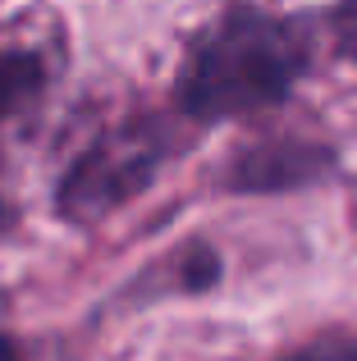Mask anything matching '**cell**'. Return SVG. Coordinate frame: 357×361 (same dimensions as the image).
<instances>
[{"label": "cell", "mask_w": 357, "mask_h": 361, "mask_svg": "<svg viewBox=\"0 0 357 361\" xmlns=\"http://www.w3.org/2000/svg\"><path fill=\"white\" fill-rule=\"evenodd\" d=\"M307 64L303 32L257 5H229L193 37L178 64V106L220 123L270 110L294 92Z\"/></svg>", "instance_id": "1"}, {"label": "cell", "mask_w": 357, "mask_h": 361, "mask_svg": "<svg viewBox=\"0 0 357 361\" xmlns=\"http://www.w3.org/2000/svg\"><path fill=\"white\" fill-rule=\"evenodd\" d=\"M165 147H170V137L156 119L110 128L69 165L60 183V211L69 220H101V215L119 211L161 174Z\"/></svg>", "instance_id": "2"}, {"label": "cell", "mask_w": 357, "mask_h": 361, "mask_svg": "<svg viewBox=\"0 0 357 361\" xmlns=\"http://www.w3.org/2000/svg\"><path fill=\"white\" fill-rule=\"evenodd\" d=\"M330 169V156L307 142H270V147H252L234 160L229 183L243 192H289V188L312 183L316 174Z\"/></svg>", "instance_id": "3"}, {"label": "cell", "mask_w": 357, "mask_h": 361, "mask_svg": "<svg viewBox=\"0 0 357 361\" xmlns=\"http://www.w3.org/2000/svg\"><path fill=\"white\" fill-rule=\"evenodd\" d=\"M46 87V64L28 46H5L0 51V123L28 110Z\"/></svg>", "instance_id": "4"}, {"label": "cell", "mask_w": 357, "mask_h": 361, "mask_svg": "<svg viewBox=\"0 0 357 361\" xmlns=\"http://www.w3.org/2000/svg\"><path fill=\"white\" fill-rule=\"evenodd\" d=\"M279 361H357V338L349 334H325V338H312V343L294 348L289 357Z\"/></svg>", "instance_id": "5"}, {"label": "cell", "mask_w": 357, "mask_h": 361, "mask_svg": "<svg viewBox=\"0 0 357 361\" xmlns=\"http://www.w3.org/2000/svg\"><path fill=\"white\" fill-rule=\"evenodd\" d=\"M330 32H334V42H339V51L357 64V0H344L330 14Z\"/></svg>", "instance_id": "6"}, {"label": "cell", "mask_w": 357, "mask_h": 361, "mask_svg": "<svg viewBox=\"0 0 357 361\" xmlns=\"http://www.w3.org/2000/svg\"><path fill=\"white\" fill-rule=\"evenodd\" d=\"M0 361H18V353H14V343H9L5 334H0Z\"/></svg>", "instance_id": "7"}]
</instances>
